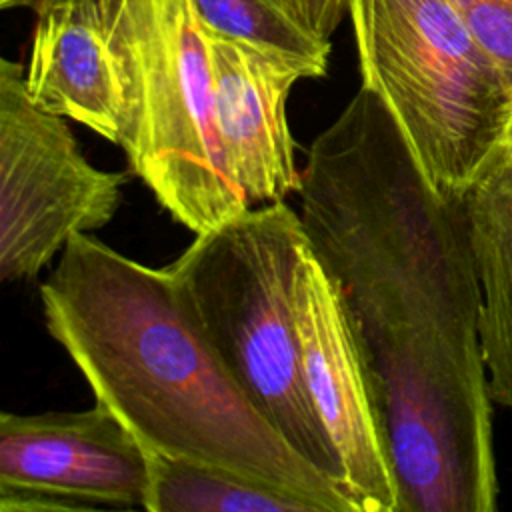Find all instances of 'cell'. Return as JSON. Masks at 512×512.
Wrapping results in <instances>:
<instances>
[{
  "mask_svg": "<svg viewBox=\"0 0 512 512\" xmlns=\"http://www.w3.org/2000/svg\"><path fill=\"white\" fill-rule=\"evenodd\" d=\"M54 2V0H0L2 10H12V8H32L40 10L44 4Z\"/></svg>",
  "mask_w": 512,
  "mask_h": 512,
  "instance_id": "obj_16",
  "label": "cell"
},
{
  "mask_svg": "<svg viewBox=\"0 0 512 512\" xmlns=\"http://www.w3.org/2000/svg\"><path fill=\"white\" fill-rule=\"evenodd\" d=\"M512 84V0H448Z\"/></svg>",
  "mask_w": 512,
  "mask_h": 512,
  "instance_id": "obj_14",
  "label": "cell"
},
{
  "mask_svg": "<svg viewBox=\"0 0 512 512\" xmlns=\"http://www.w3.org/2000/svg\"><path fill=\"white\" fill-rule=\"evenodd\" d=\"M348 2L350 0H296L306 22L324 40H330L342 18L348 14Z\"/></svg>",
  "mask_w": 512,
  "mask_h": 512,
  "instance_id": "obj_15",
  "label": "cell"
},
{
  "mask_svg": "<svg viewBox=\"0 0 512 512\" xmlns=\"http://www.w3.org/2000/svg\"><path fill=\"white\" fill-rule=\"evenodd\" d=\"M206 34L216 128L230 176L250 206L286 202L302 182L286 104L294 84L314 74L282 54Z\"/></svg>",
  "mask_w": 512,
  "mask_h": 512,
  "instance_id": "obj_9",
  "label": "cell"
},
{
  "mask_svg": "<svg viewBox=\"0 0 512 512\" xmlns=\"http://www.w3.org/2000/svg\"><path fill=\"white\" fill-rule=\"evenodd\" d=\"M124 92L120 148L156 202L194 234L250 208L214 116L208 34L190 0H104Z\"/></svg>",
  "mask_w": 512,
  "mask_h": 512,
  "instance_id": "obj_5",
  "label": "cell"
},
{
  "mask_svg": "<svg viewBox=\"0 0 512 512\" xmlns=\"http://www.w3.org/2000/svg\"><path fill=\"white\" fill-rule=\"evenodd\" d=\"M46 330L144 448L214 464L356 512L348 490L298 454L250 400L172 272L76 232L40 284Z\"/></svg>",
  "mask_w": 512,
  "mask_h": 512,
  "instance_id": "obj_2",
  "label": "cell"
},
{
  "mask_svg": "<svg viewBox=\"0 0 512 512\" xmlns=\"http://www.w3.org/2000/svg\"><path fill=\"white\" fill-rule=\"evenodd\" d=\"M124 172L96 168L66 120L36 106L24 66L0 60V278H36L76 232L116 214Z\"/></svg>",
  "mask_w": 512,
  "mask_h": 512,
  "instance_id": "obj_6",
  "label": "cell"
},
{
  "mask_svg": "<svg viewBox=\"0 0 512 512\" xmlns=\"http://www.w3.org/2000/svg\"><path fill=\"white\" fill-rule=\"evenodd\" d=\"M308 250L300 214L272 202L194 234L166 268L258 410L298 454L346 488L302 370L296 288Z\"/></svg>",
  "mask_w": 512,
  "mask_h": 512,
  "instance_id": "obj_3",
  "label": "cell"
},
{
  "mask_svg": "<svg viewBox=\"0 0 512 512\" xmlns=\"http://www.w3.org/2000/svg\"><path fill=\"white\" fill-rule=\"evenodd\" d=\"M508 144H512V130H510V138H508Z\"/></svg>",
  "mask_w": 512,
  "mask_h": 512,
  "instance_id": "obj_17",
  "label": "cell"
},
{
  "mask_svg": "<svg viewBox=\"0 0 512 512\" xmlns=\"http://www.w3.org/2000/svg\"><path fill=\"white\" fill-rule=\"evenodd\" d=\"M298 198L370 376L400 512L496 510L494 400L462 200L432 188L366 86L314 138Z\"/></svg>",
  "mask_w": 512,
  "mask_h": 512,
  "instance_id": "obj_1",
  "label": "cell"
},
{
  "mask_svg": "<svg viewBox=\"0 0 512 512\" xmlns=\"http://www.w3.org/2000/svg\"><path fill=\"white\" fill-rule=\"evenodd\" d=\"M362 86L432 188L462 200L506 148L512 84L448 0H350Z\"/></svg>",
  "mask_w": 512,
  "mask_h": 512,
  "instance_id": "obj_4",
  "label": "cell"
},
{
  "mask_svg": "<svg viewBox=\"0 0 512 512\" xmlns=\"http://www.w3.org/2000/svg\"><path fill=\"white\" fill-rule=\"evenodd\" d=\"M144 444L96 400L86 410L0 414V490L56 496L78 510L144 508Z\"/></svg>",
  "mask_w": 512,
  "mask_h": 512,
  "instance_id": "obj_8",
  "label": "cell"
},
{
  "mask_svg": "<svg viewBox=\"0 0 512 512\" xmlns=\"http://www.w3.org/2000/svg\"><path fill=\"white\" fill-rule=\"evenodd\" d=\"M478 274L480 340L492 400L512 408V144L462 198Z\"/></svg>",
  "mask_w": 512,
  "mask_h": 512,
  "instance_id": "obj_11",
  "label": "cell"
},
{
  "mask_svg": "<svg viewBox=\"0 0 512 512\" xmlns=\"http://www.w3.org/2000/svg\"><path fill=\"white\" fill-rule=\"evenodd\" d=\"M206 32L302 62L326 74L330 40L318 36L296 0H190Z\"/></svg>",
  "mask_w": 512,
  "mask_h": 512,
  "instance_id": "obj_13",
  "label": "cell"
},
{
  "mask_svg": "<svg viewBox=\"0 0 512 512\" xmlns=\"http://www.w3.org/2000/svg\"><path fill=\"white\" fill-rule=\"evenodd\" d=\"M24 82L42 110L120 144L124 92L104 0H54L36 10Z\"/></svg>",
  "mask_w": 512,
  "mask_h": 512,
  "instance_id": "obj_10",
  "label": "cell"
},
{
  "mask_svg": "<svg viewBox=\"0 0 512 512\" xmlns=\"http://www.w3.org/2000/svg\"><path fill=\"white\" fill-rule=\"evenodd\" d=\"M148 512H318L314 504L232 470L146 448Z\"/></svg>",
  "mask_w": 512,
  "mask_h": 512,
  "instance_id": "obj_12",
  "label": "cell"
},
{
  "mask_svg": "<svg viewBox=\"0 0 512 512\" xmlns=\"http://www.w3.org/2000/svg\"><path fill=\"white\" fill-rule=\"evenodd\" d=\"M296 324L304 382L356 512H400L386 428L340 290L312 250L302 260Z\"/></svg>",
  "mask_w": 512,
  "mask_h": 512,
  "instance_id": "obj_7",
  "label": "cell"
}]
</instances>
